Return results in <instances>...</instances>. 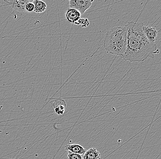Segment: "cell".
Here are the masks:
<instances>
[{
	"label": "cell",
	"instance_id": "obj_6",
	"mask_svg": "<svg viewBox=\"0 0 161 159\" xmlns=\"http://www.w3.org/2000/svg\"><path fill=\"white\" fill-rule=\"evenodd\" d=\"M81 15L79 11L74 9H69L66 11L65 18L69 23L75 25L80 20Z\"/></svg>",
	"mask_w": 161,
	"mask_h": 159
},
{
	"label": "cell",
	"instance_id": "obj_4",
	"mask_svg": "<svg viewBox=\"0 0 161 159\" xmlns=\"http://www.w3.org/2000/svg\"><path fill=\"white\" fill-rule=\"evenodd\" d=\"M30 1H31L30 0H24V1L15 0V1H4V2L10 5L14 10L17 11L20 14H23L26 12L25 9V6Z\"/></svg>",
	"mask_w": 161,
	"mask_h": 159
},
{
	"label": "cell",
	"instance_id": "obj_1",
	"mask_svg": "<svg viewBox=\"0 0 161 159\" xmlns=\"http://www.w3.org/2000/svg\"><path fill=\"white\" fill-rule=\"evenodd\" d=\"M143 23L128 22L125 26L127 30L126 49L123 57L125 61L140 62L148 58L153 59L159 53L155 43L147 39L143 31Z\"/></svg>",
	"mask_w": 161,
	"mask_h": 159
},
{
	"label": "cell",
	"instance_id": "obj_13",
	"mask_svg": "<svg viewBox=\"0 0 161 159\" xmlns=\"http://www.w3.org/2000/svg\"><path fill=\"white\" fill-rule=\"evenodd\" d=\"M67 158L68 159H83L81 155L71 152H68Z\"/></svg>",
	"mask_w": 161,
	"mask_h": 159
},
{
	"label": "cell",
	"instance_id": "obj_2",
	"mask_svg": "<svg viewBox=\"0 0 161 159\" xmlns=\"http://www.w3.org/2000/svg\"><path fill=\"white\" fill-rule=\"evenodd\" d=\"M127 30L126 26L114 27L106 33L103 47L108 53L123 57L127 46Z\"/></svg>",
	"mask_w": 161,
	"mask_h": 159
},
{
	"label": "cell",
	"instance_id": "obj_10",
	"mask_svg": "<svg viewBox=\"0 0 161 159\" xmlns=\"http://www.w3.org/2000/svg\"><path fill=\"white\" fill-rule=\"evenodd\" d=\"M33 3L35 5L34 12L37 14H41L44 13L47 9V5L46 3L42 1L35 0L32 1Z\"/></svg>",
	"mask_w": 161,
	"mask_h": 159
},
{
	"label": "cell",
	"instance_id": "obj_7",
	"mask_svg": "<svg viewBox=\"0 0 161 159\" xmlns=\"http://www.w3.org/2000/svg\"><path fill=\"white\" fill-rule=\"evenodd\" d=\"M52 106L55 113L58 115H62L65 113L66 104L64 99H55L52 103Z\"/></svg>",
	"mask_w": 161,
	"mask_h": 159
},
{
	"label": "cell",
	"instance_id": "obj_3",
	"mask_svg": "<svg viewBox=\"0 0 161 159\" xmlns=\"http://www.w3.org/2000/svg\"><path fill=\"white\" fill-rule=\"evenodd\" d=\"M93 2V1L91 0H69V9H74L79 11L82 15L90 8Z\"/></svg>",
	"mask_w": 161,
	"mask_h": 159
},
{
	"label": "cell",
	"instance_id": "obj_11",
	"mask_svg": "<svg viewBox=\"0 0 161 159\" xmlns=\"http://www.w3.org/2000/svg\"><path fill=\"white\" fill-rule=\"evenodd\" d=\"M89 24L90 23L88 19L86 18H80L75 25L80 26L82 28H86L87 26H89Z\"/></svg>",
	"mask_w": 161,
	"mask_h": 159
},
{
	"label": "cell",
	"instance_id": "obj_8",
	"mask_svg": "<svg viewBox=\"0 0 161 159\" xmlns=\"http://www.w3.org/2000/svg\"><path fill=\"white\" fill-rule=\"evenodd\" d=\"M65 150L68 152L73 153L79 154V155H84L86 152V149L84 148L82 146L76 144L69 145H65Z\"/></svg>",
	"mask_w": 161,
	"mask_h": 159
},
{
	"label": "cell",
	"instance_id": "obj_12",
	"mask_svg": "<svg viewBox=\"0 0 161 159\" xmlns=\"http://www.w3.org/2000/svg\"><path fill=\"white\" fill-rule=\"evenodd\" d=\"M25 9L27 13H30L34 12L35 9V5L32 1H30L26 4Z\"/></svg>",
	"mask_w": 161,
	"mask_h": 159
},
{
	"label": "cell",
	"instance_id": "obj_9",
	"mask_svg": "<svg viewBox=\"0 0 161 159\" xmlns=\"http://www.w3.org/2000/svg\"><path fill=\"white\" fill-rule=\"evenodd\" d=\"M101 154L95 148H92L86 150L83 159H101Z\"/></svg>",
	"mask_w": 161,
	"mask_h": 159
},
{
	"label": "cell",
	"instance_id": "obj_5",
	"mask_svg": "<svg viewBox=\"0 0 161 159\" xmlns=\"http://www.w3.org/2000/svg\"><path fill=\"white\" fill-rule=\"evenodd\" d=\"M143 31L148 40L151 43H155L158 35V31L155 28L150 26H144Z\"/></svg>",
	"mask_w": 161,
	"mask_h": 159
}]
</instances>
